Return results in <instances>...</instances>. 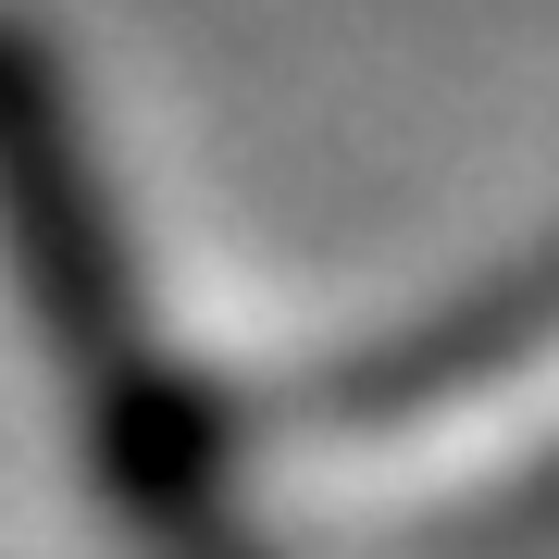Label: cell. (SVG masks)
Returning a JSON list of instances; mask_svg holds the SVG:
<instances>
[{
    "instance_id": "6da1fadb",
    "label": "cell",
    "mask_w": 559,
    "mask_h": 559,
    "mask_svg": "<svg viewBox=\"0 0 559 559\" xmlns=\"http://www.w3.org/2000/svg\"><path fill=\"white\" fill-rule=\"evenodd\" d=\"M0 249H13L25 311H38V336L62 348V373H75L87 399H100L112 373H138V360H150L112 187H100L87 124H75L50 50L25 38V25H0Z\"/></svg>"
}]
</instances>
